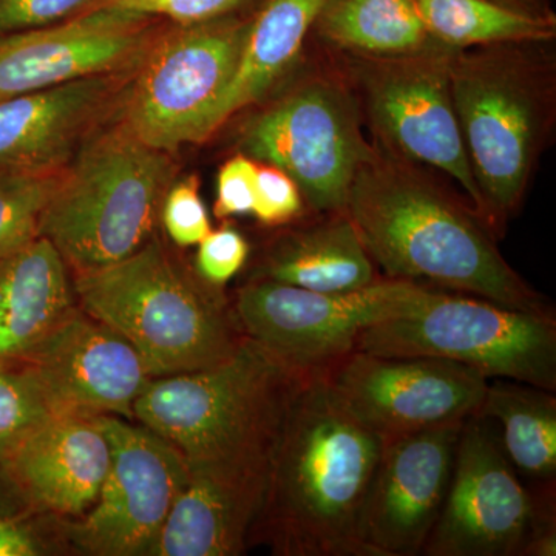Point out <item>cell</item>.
<instances>
[{"label":"cell","instance_id":"6da1fadb","mask_svg":"<svg viewBox=\"0 0 556 556\" xmlns=\"http://www.w3.org/2000/svg\"><path fill=\"white\" fill-rule=\"evenodd\" d=\"M386 439L343 404L325 369L300 380L249 544L281 556H368L361 518Z\"/></svg>","mask_w":556,"mask_h":556},{"label":"cell","instance_id":"9a60e30c","mask_svg":"<svg viewBox=\"0 0 556 556\" xmlns=\"http://www.w3.org/2000/svg\"><path fill=\"white\" fill-rule=\"evenodd\" d=\"M167 22L118 10L0 39V101L91 76L137 68Z\"/></svg>","mask_w":556,"mask_h":556},{"label":"cell","instance_id":"3957f363","mask_svg":"<svg viewBox=\"0 0 556 556\" xmlns=\"http://www.w3.org/2000/svg\"><path fill=\"white\" fill-rule=\"evenodd\" d=\"M75 291L80 308L119 332L153 379L214 367L247 338L219 288L155 239L115 265L76 274Z\"/></svg>","mask_w":556,"mask_h":556},{"label":"cell","instance_id":"ba28073f","mask_svg":"<svg viewBox=\"0 0 556 556\" xmlns=\"http://www.w3.org/2000/svg\"><path fill=\"white\" fill-rule=\"evenodd\" d=\"M450 89L484 218L521 203L543 138L546 97L535 70L507 51L456 53Z\"/></svg>","mask_w":556,"mask_h":556},{"label":"cell","instance_id":"484cf974","mask_svg":"<svg viewBox=\"0 0 556 556\" xmlns=\"http://www.w3.org/2000/svg\"><path fill=\"white\" fill-rule=\"evenodd\" d=\"M431 40L450 50L540 42L555 35L554 16H536L493 0H415Z\"/></svg>","mask_w":556,"mask_h":556},{"label":"cell","instance_id":"30bf717a","mask_svg":"<svg viewBox=\"0 0 556 556\" xmlns=\"http://www.w3.org/2000/svg\"><path fill=\"white\" fill-rule=\"evenodd\" d=\"M241 149L287 172L311 206L329 214L345 211L357 170L375 153L353 100L325 80L299 87L249 121Z\"/></svg>","mask_w":556,"mask_h":556},{"label":"cell","instance_id":"f1b7e54d","mask_svg":"<svg viewBox=\"0 0 556 556\" xmlns=\"http://www.w3.org/2000/svg\"><path fill=\"white\" fill-rule=\"evenodd\" d=\"M252 0H93L91 10H118L156 17L170 24L188 25L233 16Z\"/></svg>","mask_w":556,"mask_h":556},{"label":"cell","instance_id":"5b68a950","mask_svg":"<svg viewBox=\"0 0 556 556\" xmlns=\"http://www.w3.org/2000/svg\"><path fill=\"white\" fill-rule=\"evenodd\" d=\"M299 371L244 338L214 367L153 379L134 416L188 463L273 455Z\"/></svg>","mask_w":556,"mask_h":556},{"label":"cell","instance_id":"4fadbf2b","mask_svg":"<svg viewBox=\"0 0 556 556\" xmlns=\"http://www.w3.org/2000/svg\"><path fill=\"white\" fill-rule=\"evenodd\" d=\"M324 369L348 409L386 441L466 422L478 415L490 382L477 369L444 358L364 351Z\"/></svg>","mask_w":556,"mask_h":556},{"label":"cell","instance_id":"603a6c76","mask_svg":"<svg viewBox=\"0 0 556 556\" xmlns=\"http://www.w3.org/2000/svg\"><path fill=\"white\" fill-rule=\"evenodd\" d=\"M325 0H266L251 17L236 75L214 116V131L255 104L291 68Z\"/></svg>","mask_w":556,"mask_h":556},{"label":"cell","instance_id":"7a4b0ae2","mask_svg":"<svg viewBox=\"0 0 556 556\" xmlns=\"http://www.w3.org/2000/svg\"><path fill=\"white\" fill-rule=\"evenodd\" d=\"M348 217L388 277L427 278L508 308L551 313L464 204L408 167L372 153L348 193Z\"/></svg>","mask_w":556,"mask_h":556},{"label":"cell","instance_id":"e575fe53","mask_svg":"<svg viewBox=\"0 0 556 556\" xmlns=\"http://www.w3.org/2000/svg\"><path fill=\"white\" fill-rule=\"evenodd\" d=\"M40 552L30 527L0 508V556H35Z\"/></svg>","mask_w":556,"mask_h":556},{"label":"cell","instance_id":"5bb4252c","mask_svg":"<svg viewBox=\"0 0 556 556\" xmlns=\"http://www.w3.org/2000/svg\"><path fill=\"white\" fill-rule=\"evenodd\" d=\"M453 51L433 46L408 56L368 61L362 86L372 123L388 144L455 179L484 217L450 89Z\"/></svg>","mask_w":556,"mask_h":556},{"label":"cell","instance_id":"ffe728a7","mask_svg":"<svg viewBox=\"0 0 556 556\" xmlns=\"http://www.w3.org/2000/svg\"><path fill=\"white\" fill-rule=\"evenodd\" d=\"M110 459L97 415L64 412L38 428L0 473L31 506L83 517L100 496Z\"/></svg>","mask_w":556,"mask_h":556},{"label":"cell","instance_id":"d6a6232c","mask_svg":"<svg viewBox=\"0 0 556 556\" xmlns=\"http://www.w3.org/2000/svg\"><path fill=\"white\" fill-rule=\"evenodd\" d=\"M93 0H0V39L72 20Z\"/></svg>","mask_w":556,"mask_h":556},{"label":"cell","instance_id":"836d02e7","mask_svg":"<svg viewBox=\"0 0 556 556\" xmlns=\"http://www.w3.org/2000/svg\"><path fill=\"white\" fill-rule=\"evenodd\" d=\"M257 167L255 160L247 153H239L223 164L218 172L215 217L226 219L237 215L252 214Z\"/></svg>","mask_w":556,"mask_h":556},{"label":"cell","instance_id":"4dcf8cb0","mask_svg":"<svg viewBox=\"0 0 556 556\" xmlns=\"http://www.w3.org/2000/svg\"><path fill=\"white\" fill-rule=\"evenodd\" d=\"M249 243L239 230L223 226L211 230L199 243L195 269L200 278L215 288L225 287L243 268Z\"/></svg>","mask_w":556,"mask_h":556},{"label":"cell","instance_id":"2e32d148","mask_svg":"<svg viewBox=\"0 0 556 556\" xmlns=\"http://www.w3.org/2000/svg\"><path fill=\"white\" fill-rule=\"evenodd\" d=\"M464 424L390 439L361 518L368 556L422 555L447 496Z\"/></svg>","mask_w":556,"mask_h":556},{"label":"cell","instance_id":"d590c367","mask_svg":"<svg viewBox=\"0 0 556 556\" xmlns=\"http://www.w3.org/2000/svg\"><path fill=\"white\" fill-rule=\"evenodd\" d=\"M556 555V527L555 514L544 518L532 535L526 541L521 556H555Z\"/></svg>","mask_w":556,"mask_h":556},{"label":"cell","instance_id":"9c48e42d","mask_svg":"<svg viewBox=\"0 0 556 556\" xmlns=\"http://www.w3.org/2000/svg\"><path fill=\"white\" fill-rule=\"evenodd\" d=\"M424 289L388 278L357 291L318 292L254 278L240 289L233 311L247 338L288 367L313 371L353 353L365 329L412 308Z\"/></svg>","mask_w":556,"mask_h":556},{"label":"cell","instance_id":"8992f818","mask_svg":"<svg viewBox=\"0 0 556 556\" xmlns=\"http://www.w3.org/2000/svg\"><path fill=\"white\" fill-rule=\"evenodd\" d=\"M354 351L444 358L489 380L556 390L554 314L508 308L463 292L424 289L412 308L365 329Z\"/></svg>","mask_w":556,"mask_h":556},{"label":"cell","instance_id":"7c38bea8","mask_svg":"<svg viewBox=\"0 0 556 556\" xmlns=\"http://www.w3.org/2000/svg\"><path fill=\"white\" fill-rule=\"evenodd\" d=\"M97 417L112 459L100 496L73 525L72 540L90 555H149L188 481V460L148 427Z\"/></svg>","mask_w":556,"mask_h":556},{"label":"cell","instance_id":"d4e9b609","mask_svg":"<svg viewBox=\"0 0 556 556\" xmlns=\"http://www.w3.org/2000/svg\"><path fill=\"white\" fill-rule=\"evenodd\" d=\"M314 25L329 42L372 60L439 46L428 36L415 0H325Z\"/></svg>","mask_w":556,"mask_h":556},{"label":"cell","instance_id":"4316f807","mask_svg":"<svg viewBox=\"0 0 556 556\" xmlns=\"http://www.w3.org/2000/svg\"><path fill=\"white\" fill-rule=\"evenodd\" d=\"M64 170L0 172V260L39 239Z\"/></svg>","mask_w":556,"mask_h":556},{"label":"cell","instance_id":"52a82bcc","mask_svg":"<svg viewBox=\"0 0 556 556\" xmlns=\"http://www.w3.org/2000/svg\"><path fill=\"white\" fill-rule=\"evenodd\" d=\"M249 22L239 14L200 24L167 22L131 73L113 119L169 153L211 137Z\"/></svg>","mask_w":556,"mask_h":556},{"label":"cell","instance_id":"f546056e","mask_svg":"<svg viewBox=\"0 0 556 556\" xmlns=\"http://www.w3.org/2000/svg\"><path fill=\"white\" fill-rule=\"evenodd\" d=\"M161 218L167 236L181 248L195 247L211 232V219L200 197L199 178L188 177L170 185L161 206Z\"/></svg>","mask_w":556,"mask_h":556},{"label":"cell","instance_id":"44dd1931","mask_svg":"<svg viewBox=\"0 0 556 556\" xmlns=\"http://www.w3.org/2000/svg\"><path fill=\"white\" fill-rule=\"evenodd\" d=\"M68 266L39 237L0 260V362H22L75 308Z\"/></svg>","mask_w":556,"mask_h":556},{"label":"cell","instance_id":"8fae6325","mask_svg":"<svg viewBox=\"0 0 556 556\" xmlns=\"http://www.w3.org/2000/svg\"><path fill=\"white\" fill-rule=\"evenodd\" d=\"M554 510V490L530 492L486 417H468L457 441L444 506L422 555L521 556Z\"/></svg>","mask_w":556,"mask_h":556},{"label":"cell","instance_id":"e0dca14e","mask_svg":"<svg viewBox=\"0 0 556 556\" xmlns=\"http://www.w3.org/2000/svg\"><path fill=\"white\" fill-rule=\"evenodd\" d=\"M22 364L58 413L135 419V402L153 380L119 332L76 306Z\"/></svg>","mask_w":556,"mask_h":556},{"label":"cell","instance_id":"cb8c5ba5","mask_svg":"<svg viewBox=\"0 0 556 556\" xmlns=\"http://www.w3.org/2000/svg\"><path fill=\"white\" fill-rule=\"evenodd\" d=\"M478 415L497 427L501 448L519 477L554 490L556 397L554 391L514 380L493 379Z\"/></svg>","mask_w":556,"mask_h":556},{"label":"cell","instance_id":"8d00e7d4","mask_svg":"<svg viewBox=\"0 0 556 556\" xmlns=\"http://www.w3.org/2000/svg\"><path fill=\"white\" fill-rule=\"evenodd\" d=\"M501 5L522 11V13L536 14V16H547L546 3L543 0H493Z\"/></svg>","mask_w":556,"mask_h":556},{"label":"cell","instance_id":"277c9868","mask_svg":"<svg viewBox=\"0 0 556 556\" xmlns=\"http://www.w3.org/2000/svg\"><path fill=\"white\" fill-rule=\"evenodd\" d=\"M174 175L172 153L109 119L65 167L39 236L75 274L115 265L152 237Z\"/></svg>","mask_w":556,"mask_h":556},{"label":"cell","instance_id":"1f68e13d","mask_svg":"<svg viewBox=\"0 0 556 556\" xmlns=\"http://www.w3.org/2000/svg\"><path fill=\"white\" fill-rule=\"evenodd\" d=\"M303 200L298 182L276 166L257 167L252 214L266 226H281L302 215Z\"/></svg>","mask_w":556,"mask_h":556},{"label":"cell","instance_id":"ac0fdd59","mask_svg":"<svg viewBox=\"0 0 556 556\" xmlns=\"http://www.w3.org/2000/svg\"><path fill=\"white\" fill-rule=\"evenodd\" d=\"M273 456L188 463V481L149 555L243 554L265 503Z\"/></svg>","mask_w":556,"mask_h":556},{"label":"cell","instance_id":"7402d4cb","mask_svg":"<svg viewBox=\"0 0 556 556\" xmlns=\"http://www.w3.org/2000/svg\"><path fill=\"white\" fill-rule=\"evenodd\" d=\"M255 278L318 292L357 291L378 280L346 211L274 241Z\"/></svg>","mask_w":556,"mask_h":556},{"label":"cell","instance_id":"d6986e66","mask_svg":"<svg viewBox=\"0 0 556 556\" xmlns=\"http://www.w3.org/2000/svg\"><path fill=\"white\" fill-rule=\"evenodd\" d=\"M131 72L91 76L0 101V172L61 170L115 115Z\"/></svg>","mask_w":556,"mask_h":556},{"label":"cell","instance_id":"83f0119b","mask_svg":"<svg viewBox=\"0 0 556 556\" xmlns=\"http://www.w3.org/2000/svg\"><path fill=\"white\" fill-rule=\"evenodd\" d=\"M54 415L30 369L22 362H0V468Z\"/></svg>","mask_w":556,"mask_h":556}]
</instances>
